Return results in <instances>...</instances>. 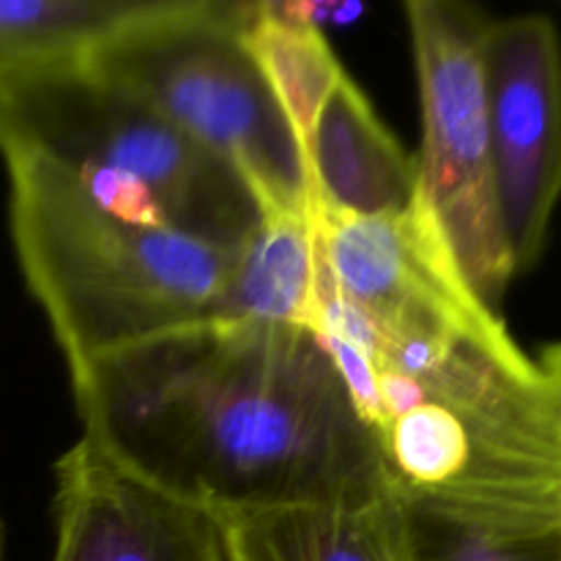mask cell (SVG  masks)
<instances>
[{
	"label": "cell",
	"instance_id": "6da1fadb",
	"mask_svg": "<svg viewBox=\"0 0 561 561\" xmlns=\"http://www.w3.org/2000/svg\"><path fill=\"white\" fill-rule=\"evenodd\" d=\"M69 378L85 442L219 518L389 491L373 436L305 329L211 318L69 365Z\"/></svg>",
	"mask_w": 561,
	"mask_h": 561
},
{
	"label": "cell",
	"instance_id": "7a4b0ae2",
	"mask_svg": "<svg viewBox=\"0 0 561 561\" xmlns=\"http://www.w3.org/2000/svg\"><path fill=\"white\" fill-rule=\"evenodd\" d=\"M310 334L400 502L510 540L561 537V405L499 310L376 327L318 266Z\"/></svg>",
	"mask_w": 561,
	"mask_h": 561
},
{
	"label": "cell",
	"instance_id": "3957f363",
	"mask_svg": "<svg viewBox=\"0 0 561 561\" xmlns=\"http://www.w3.org/2000/svg\"><path fill=\"white\" fill-rule=\"evenodd\" d=\"M0 157L16 263L66 365L228 318L236 250L110 211L44 153L0 148Z\"/></svg>",
	"mask_w": 561,
	"mask_h": 561
},
{
	"label": "cell",
	"instance_id": "277c9868",
	"mask_svg": "<svg viewBox=\"0 0 561 561\" xmlns=\"http://www.w3.org/2000/svg\"><path fill=\"white\" fill-rule=\"evenodd\" d=\"M0 148L44 153L110 211L219 250H239L261 219L222 159L85 60L0 88Z\"/></svg>",
	"mask_w": 561,
	"mask_h": 561
},
{
	"label": "cell",
	"instance_id": "5b68a950",
	"mask_svg": "<svg viewBox=\"0 0 561 561\" xmlns=\"http://www.w3.org/2000/svg\"><path fill=\"white\" fill-rule=\"evenodd\" d=\"M247 11L173 0L93 49L85 66L222 159L261 214H310L305 153L241 38Z\"/></svg>",
	"mask_w": 561,
	"mask_h": 561
},
{
	"label": "cell",
	"instance_id": "8992f818",
	"mask_svg": "<svg viewBox=\"0 0 561 561\" xmlns=\"http://www.w3.org/2000/svg\"><path fill=\"white\" fill-rule=\"evenodd\" d=\"M405 16L422 104L416 203L471 290L499 310L518 274L499 214L488 129L482 36L491 16L453 0H411Z\"/></svg>",
	"mask_w": 561,
	"mask_h": 561
},
{
	"label": "cell",
	"instance_id": "52a82bcc",
	"mask_svg": "<svg viewBox=\"0 0 561 561\" xmlns=\"http://www.w3.org/2000/svg\"><path fill=\"white\" fill-rule=\"evenodd\" d=\"M499 214L515 274L542 255L561 197V44L542 14L488 20L482 36Z\"/></svg>",
	"mask_w": 561,
	"mask_h": 561
},
{
	"label": "cell",
	"instance_id": "ba28073f",
	"mask_svg": "<svg viewBox=\"0 0 561 561\" xmlns=\"http://www.w3.org/2000/svg\"><path fill=\"white\" fill-rule=\"evenodd\" d=\"M53 518L49 561H233L219 515L146 485L82 436L55 460Z\"/></svg>",
	"mask_w": 561,
	"mask_h": 561
},
{
	"label": "cell",
	"instance_id": "9c48e42d",
	"mask_svg": "<svg viewBox=\"0 0 561 561\" xmlns=\"http://www.w3.org/2000/svg\"><path fill=\"white\" fill-rule=\"evenodd\" d=\"M310 206L348 217H400L416 203V162L345 71L307 142Z\"/></svg>",
	"mask_w": 561,
	"mask_h": 561
},
{
	"label": "cell",
	"instance_id": "30bf717a",
	"mask_svg": "<svg viewBox=\"0 0 561 561\" xmlns=\"http://www.w3.org/2000/svg\"><path fill=\"white\" fill-rule=\"evenodd\" d=\"M233 561H405L392 491L362 504L283 507L222 518Z\"/></svg>",
	"mask_w": 561,
	"mask_h": 561
},
{
	"label": "cell",
	"instance_id": "8fae6325",
	"mask_svg": "<svg viewBox=\"0 0 561 561\" xmlns=\"http://www.w3.org/2000/svg\"><path fill=\"white\" fill-rule=\"evenodd\" d=\"M173 0H0V88L88 60Z\"/></svg>",
	"mask_w": 561,
	"mask_h": 561
},
{
	"label": "cell",
	"instance_id": "7c38bea8",
	"mask_svg": "<svg viewBox=\"0 0 561 561\" xmlns=\"http://www.w3.org/2000/svg\"><path fill=\"white\" fill-rule=\"evenodd\" d=\"M318 316V247L310 214H261L233 252L228 318L312 332Z\"/></svg>",
	"mask_w": 561,
	"mask_h": 561
},
{
	"label": "cell",
	"instance_id": "4fadbf2b",
	"mask_svg": "<svg viewBox=\"0 0 561 561\" xmlns=\"http://www.w3.org/2000/svg\"><path fill=\"white\" fill-rule=\"evenodd\" d=\"M241 38L307 162L312 126L332 88L345 75L343 64L316 22L301 14H285L272 3H250Z\"/></svg>",
	"mask_w": 561,
	"mask_h": 561
},
{
	"label": "cell",
	"instance_id": "5bb4252c",
	"mask_svg": "<svg viewBox=\"0 0 561 561\" xmlns=\"http://www.w3.org/2000/svg\"><path fill=\"white\" fill-rule=\"evenodd\" d=\"M403 507L405 561H561L557 540H510L431 510Z\"/></svg>",
	"mask_w": 561,
	"mask_h": 561
},
{
	"label": "cell",
	"instance_id": "9a60e30c",
	"mask_svg": "<svg viewBox=\"0 0 561 561\" xmlns=\"http://www.w3.org/2000/svg\"><path fill=\"white\" fill-rule=\"evenodd\" d=\"M537 362H540L542 370H546L548 378H551L553 392H557L559 405H561V343L548 345V348L537 356Z\"/></svg>",
	"mask_w": 561,
	"mask_h": 561
},
{
	"label": "cell",
	"instance_id": "2e32d148",
	"mask_svg": "<svg viewBox=\"0 0 561 561\" xmlns=\"http://www.w3.org/2000/svg\"><path fill=\"white\" fill-rule=\"evenodd\" d=\"M0 559H3V520H0Z\"/></svg>",
	"mask_w": 561,
	"mask_h": 561
}]
</instances>
